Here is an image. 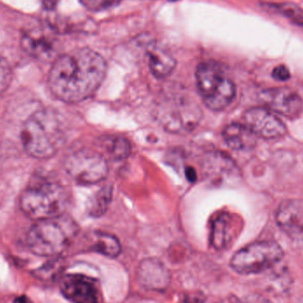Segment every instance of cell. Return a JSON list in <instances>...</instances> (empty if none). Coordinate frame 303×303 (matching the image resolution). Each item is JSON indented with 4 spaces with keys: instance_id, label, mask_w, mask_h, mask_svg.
<instances>
[{
    "instance_id": "cell-1",
    "label": "cell",
    "mask_w": 303,
    "mask_h": 303,
    "mask_svg": "<svg viewBox=\"0 0 303 303\" xmlns=\"http://www.w3.org/2000/svg\"><path fill=\"white\" fill-rule=\"evenodd\" d=\"M107 65L101 55L82 48L61 55L48 75V88L65 103H78L93 96L107 74Z\"/></svg>"
},
{
    "instance_id": "cell-2",
    "label": "cell",
    "mask_w": 303,
    "mask_h": 303,
    "mask_svg": "<svg viewBox=\"0 0 303 303\" xmlns=\"http://www.w3.org/2000/svg\"><path fill=\"white\" fill-rule=\"evenodd\" d=\"M61 122L53 111L39 109L26 120L21 141L26 153L36 159H49L63 144Z\"/></svg>"
},
{
    "instance_id": "cell-3",
    "label": "cell",
    "mask_w": 303,
    "mask_h": 303,
    "mask_svg": "<svg viewBox=\"0 0 303 303\" xmlns=\"http://www.w3.org/2000/svg\"><path fill=\"white\" fill-rule=\"evenodd\" d=\"M78 232L75 222L66 214L36 221L27 234L29 250L40 256L62 253Z\"/></svg>"
},
{
    "instance_id": "cell-4",
    "label": "cell",
    "mask_w": 303,
    "mask_h": 303,
    "mask_svg": "<svg viewBox=\"0 0 303 303\" xmlns=\"http://www.w3.org/2000/svg\"><path fill=\"white\" fill-rule=\"evenodd\" d=\"M70 202V194L61 183L49 180L27 187L20 198V207L26 217L39 221L64 214Z\"/></svg>"
},
{
    "instance_id": "cell-5",
    "label": "cell",
    "mask_w": 303,
    "mask_h": 303,
    "mask_svg": "<svg viewBox=\"0 0 303 303\" xmlns=\"http://www.w3.org/2000/svg\"><path fill=\"white\" fill-rule=\"evenodd\" d=\"M196 83L204 105L211 110L228 107L236 95L235 84L214 62H201L196 69Z\"/></svg>"
},
{
    "instance_id": "cell-6",
    "label": "cell",
    "mask_w": 303,
    "mask_h": 303,
    "mask_svg": "<svg viewBox=\"0 0 303 303\" xmlns=\"http://www.w3.org/2000/svg\"><path fill=\"white\" fill-rule=\"evenodd\" d=\"M283 256L284 251L279 244L271 240H260L237 251L232 255L230 265L239 274H258L274 267Z\"/></svg>"
},
{
    "instance_id": "cell-7",
    "label": "cell",
    "mask_w": 303,
    "mask_h": 303,
    "mask_svg": "<svg viewBox=\"0 0 303 303\" xmlns=\"http://www.w3.org/2000/svg\"><path fill=\"white\" fill-rule=\"evenodd\" d=\"M64 168L68 175L81 185H96L107 179L109 167L107 158L88 147L74 150L66 156Z\"/></svg>"
},
{
    "instance_id": "cell-8",
    "label": "cell",
    "mask_w": 303,
    "mask_h": 303,
    "mask_svg": "<svg viewBox=\"0 0 303 303\" xmlns=\"http://www.w3.org/2000/svg\"><path fill=\"white\" fill-rule=\"evenodd\" d=\"M200 107L185 95L165 96L158 106V118L166 129L172 132L192 131L200 121Z\"/></svg>"
},
{
    "instance_id": "cell-9",
    "label": "cell",
    "mask_w": 303,
    "mask_h": 303,
    "mask_svg": "<svg viewBox=\"0 0 303 303\" xmlns=\"http://www.w3.org/2000/svg\"><path fill=\"white\" fill-rule=\"evenodd\" d=\"M244 124L256 137L278 139L285 137L287 128L272 111L265 107H253L244 114Z\"/></svg>"
},
{
    "instance_id": "cell-10",
    "label": "cell",
    "mask_w": 303,
    "mask_h": 303,
    "mask_svg": "<svg viewBox=\"0 0 303 303\" xmlns=\"http://www.w3.org/2000/svg\"><path fill=\"white\" fill-rule=\"evenodd\" d=\"M260 97L266 108L288 119H295L302 113L301 98L295 91L288 87L265 90L262 92Z\"/></svg>"
},
{
    "instance_id": "cell-11",
    "label": "cell",
    "mask_w": 303,
    "mask_h": 303,
    "mask_svg": "<svg viewBox=\"0 0 303 303\" xmlns=\"http://www.w3.org/2000/svg\"><path fill=\"white\" fill-rule=\"evenodd\" d=\"M62 295L72 303H99L100 292L95 280L82 274H67L60 283Z\"/></svg>"
},
{
    "instance_id": "cell-12",
    "label": "cell",
    "mask_w": 303,
    "mask_h": 303,
    "mask_svg": "<svg viewBox=\"0 0 303 303\" xmlns=\"http://www.w3.org/2000/svg\"><path fill=\"white\" fill-rule=\"evenodd\" d=\"M276 221L289 237L303 239V200L283 201L276 212Z\"/></svg>"
},
{
    "instance_id": "cell-13",
    "label": "cell",
    "mask_w": 303,
    "mask_h": 303,
    "mask_svg": "<svg viewBox=\"0 0 303 303\" xmlns=\"http://www.w3.org/2000/svg\"><path fill=\"white\" fill-rule=\"evenodd\" d=\"M138 279L144 288L163 291L169 284L170 275L161 261L147 258L139 264Z\"/></svg>"
},
{
    "instance_id": "cell-14",
    "label": "cell",
    "mask_w": 303,
    "mask_h": 303,
    "mask_svg": "<svg viewBox=\"0 0 303 303\" xmlns=\"http://www.w3.org/2000/svg\"><path fill=\"white\" fill-rule=\"evenodd\" d=\"M206 176L207 179L212 178V182L222 184H232L239 179V170L237 165L231 158L221 153L212 154L206 161Z\"/></svg>"
},
{
    "instance_id": "cell-15",
    "label": "cell",
    "mask_w": 303,
    "mask_h": 303,
    "mask_svg": "<svg viewBox=\"0 0 303 303\" xmlns=\"http://www.w3.org/2000/svg\"><path fill=\"white\" fill-rule=\"evenodd\" d=\"M223 137L227 146L233 150H247L256 142V136L244 123H231L223 131Z\"/></svg>"
},
{
    "instance_id": "cell-16",
    "label": "cell",
    "mask_w": 303,
    "mask_h": 303,
    "mask_svg": "<svg viewBox=\"0 0 303 303\" xmlns=\"http://www.w3.org/2000/svg\"><path fill=\"white\" fill-rule=\"evenodd\" d=\"M233 218L228 213H222L211 225L210 244L214 249H225L232 241L234 233Z\"/></svg>"
},
{
    "instance_id": "cell-17",
    "label": "cell",
    "mask_w": 303,
    "mask_h": 303,
    "mask_svg": "<svg viewBox=\"0 0 303 303\" xmlns=\"http://www.w3.org/2000/svg\"><path fill=\"white\" fill-rule=\"evenodd\" d=\"M152 74L157 78H165L174 71L177 61L170 53L161 47H152L147 53Z\"/></svg>"
},
{
    "instance_id": "cell-18",
    "label": "cell",
    "mask_w": 303,
    "mask_h": 303,
    "mask_svg": "<svg viewBox=\"0 0 303 303\" xmlns=\"http://www.w3.org/2000/svg\"><path fill=\"white\" fill-rule=\"evenodd\" d=\"M100 148L101 154L114 161H122L129 156L132 146L127 139L118 136H108L101 139Z\"/></svg>"
},
{
    "instance_id": "cell-19",
    "label": "cell",
    "mask_w": 303,
    "mask_h": 303,
    "mask_svg": "<svg viewBox=\"0 0 303 303\" xmlns=\"http://www.w3.org/2000/svg\"><path fill=\"white\" fill-rule=\"evenodd\" d=\"M91 249L105 256L115 258L121 253V243L115 236L110 233L95 232L92 236Z\"/></svg>"
},
{
    "instance_id": "cell-20",
    "label": "cell",
    "mask_w": 303,
    "mask_h": 303,
    "mask_svg": "<svg viewBox=\"0 0 303 303\" xmlns=\"http://www.w3.org/2000/svg\"><path fill=\"white\" fill-rule=\"evenodd\" d=\"M112 187L104 186L98 191L90 201L89 214L93 218H99L107 210L112 199Z\"/></svg>"
},
{
    "instance_id": "cell-21",
    "label": "cell",
    "mask_w": 303,
    "mask_h": 303,
    "mask_svg": "<svg viewBox=\"0 0 303 303\" xmlns=\"http://www.w3.org/2000/svg\"><path fill=\"white\" fill-rule=\"evenodd\" d=\"M265 8L280 14L297 25L303 26V9L298 5L292 2H285L279 4H266Z\"/></svg>"
},
{
    "instance_id": "cell-22",
    "label": "cell",
    "mask_w": 303,
    "mask_h": 303,
    "mask_svg": "<svg viewBox=\"0 0 303 303\" xmlns=\"http://www.w3.org/2000/svg\"><path fill=\"white\" fill-rule=\"evenodd\" d=\"M13 80L11 66L3 56L0 55V95L9 88Z\"/></svg>"
},
{
    "instance_id": "cell-23",
    "label": "cell",
    "mask_w": 303,
    "mask_h": 303,
    "mask_svg": "<svg viewBox=\"0 0 303 303\" xmlns=\"http://www.w3.org/2000/svg\"><path fill=\"white\" fill-rule=\"evenodd\" d=\"M272 77L278 81H286L291 77V74L285 65H279L273 69Z\"/></svg>"
},
{
    "instance_id": "cell-24",
    "label": "cell",
    "mask_w": 303,
    "mask_h": 303,
    "mask_svg": "<svg viewBox=\"0 0 303 303\" xmlns=\"http://www.w3.org/2000/svg\"><path fill=\"white\" fill-rule=\"evenodd\" d=\"M234 303H272L270 299H267L266 297L260 295V294H252V295L247 296L240 300H236Z\"/></svg>"
},
{
    "instance_id": "cell-25",
    "label": "cell",
    "mask_w": 303,
    "mask_h": 303,
    "mask_svg": "<svg viewBox=\"0 0 303 303\" xmlns=\"http://www.w3.org/2000/svg\"><path fill=\"white\" fill-rule=\"evenodd\" d=\"M41 1H42L44 8L49 11L54 10L57 6V0H41Z\"/></svg>"
},
{
    "instance_id": "cell-26",
    "label": "cell",
    "mask_w": 303,
    "mask_h": 303,
    "mask_svg": "<svg viewBox=\"0 0 303 303\" xmlns=\"http://www.w3.org/2000/svg\"><path fill=\"white\" fill-rule=\"evenodd\" d=\"M16 303H33L31 299L26 295L20 296L18 299H16Z\"/></svg>"
},
{
    "instance_id": "cell-27",
    "label": "cell",
    "mask_w": 303,
    "mask_h": 303,
    "mask_svg": "<svg viewBox=\"0 0 303 303\" xmlns=\"http://www.w3.org/2000/svg\"><path fill=\"white\" fill-rule=\"evenodd\" d=\"M186 176L190 181H195V172L191 168H188L186 171Z\"/></svg>"
},
{
    "instance_id": "cell-28",
    "label": "cell",
    "mask_w": 303,
    "mask_h": 303,
    "mask_svg": "<svg viewBox=\"0 0 303 303\" xmlns=\"http://www.w3.org/2000/svg\"><path fill=\"white\" fill-rule=\"evenodd\" d=\"M297 303H303V296L299 299V300H298V302Z\"/></svg>"
}]
</instances>
